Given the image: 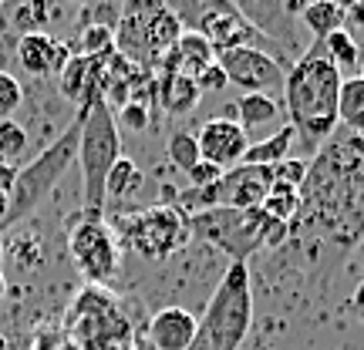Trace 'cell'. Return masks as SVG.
Wrapping results in <instances>:
<instances>
[{
	"label": "cell",
	"instance_id": "1",
	"mask_svg": "<svg viewBox=\"0 0 364 350\" xmlns=\"http://www.w3.org/2000/svg\"><path fill=\"white\" fill-rule=\"evenodd\" d=\"M290 239H321L351 253L364 239V138L334 131L307 162Z\"/></svg>",
	"mask_w": 364,
	"mask_h": 350
},
{
	"label": "cell",
	"instance_id": "2",
	"mask_svg": "<svg viewBox=\"0 0 364 350\" xmlns=\"http://www.w3.org/2000/svg\"><path fill=\"white\" fill-rule=\"evenodd\" d=\"M341 75L324 54V44L314 40L307 51L290 65L284 78V111L290 115V128L311 152L338 131V98Z\"/></svg>",
	"mask_w": 364,
	"mask_h": 350
},
{
	"label": "cell",
	"instance_id": "3",
	"mask_svg": "<svg viewBox=\"0 0 364 350\" xmlns=\"http://www.w3.org/2000/svg\"><path fill=\"white\" fill-rule=\"evenodd\" d=\"M189 233L203 243H213L233 263H247L263 246H284L290 239V226L270 219L263 209H206L189 216Z\"/></svg>",
	"mask_w": 364,
	"mask_h": 350
},
{
	"label": "cell",
	"instance_id": "4",
	"mask_svg": "<svg viewBox=\"0 0 364 350\" xmlns=\"http://www.w3.org/2000/svg\"><path fill=\"white\" fill-rule=\"evenodd\" d=\"M81 121H85V108H78V115L71 118V125L38 158H31L27 165L17 169V182H14L11 195H7V216L0 222V233L17 226V222L31 219L41 209V202L54 192V185L61 182V175L71 169V162H78Z\"/></svg>",
	"mask_w": 364,
	"mask_h": 350
},
{
	"label": "cell",
	"instance_id": "5",
	"mask_svg": "<svg viewBox=\"0 0 364 350\" xmlns=\"http://www.w3.org/2000/svg\"><path fill=\"white\" fill-rule=\"evenodd\" d=\"M253 324V283L247 263H230L213 290L189 350H240Z\"/></svg>",
	"mask_w": 364,
	"mask_h": 350
},
{
	"label": "cell",
	"instance_id": "6",
	"mask_svg": "<svg viewBox=\"0 0 364 350\" xmlns=\"http://www.w3.org/2000/svg\"><path fill=\"white\" fill-rule=\"evenodd\" d=\"M122 158V135L115 125V111L105 102H95L85 108L78 138V169H81V199L85 212L105 209V179Z\"/></svg>",
	"mask_w": 364,
	"mask_h": 350
},
{
	"label": "cell",
	"instance_id": "7",
	"mask_svg": "<svg viewBox=\"0 0 364 350\" xmlns=\"http://www.w3.org/2000/svg\"><path fill=\"white\" fill-rule=\"evenodd\" d=\"M172 11L182 21V31L203 34L216 51L257 48V51H267L270 58L280 54V44L260 34V27L243 13V7L236 0H199V4H179Z\"/></svg>",
	"mask_w": 364,
	"mask_h": 350
},
{
	"label": "cell",
	"instance_id": "8",
	"mask_svg": "<svg viewBox=\"0 0 364 350\" xmlns=\"http://www.w3.org/2000/svg\"><path fill=\"white\" fill-rule=\"evenodd\" d=\"M112 233H115L118 246L125 243L142 260H166L193 239L189 216L176 206H149L139 212H129L115 222Z\"/></svg>",
	"mask_w": 364,
	"mask_h": 350
},
{
	"label": "cell",
	"instance_id": "9",
	"mask_svg": "<svg viewBox=\"0 0 364 350\" xmlns=\"http://www.w3.org/2000/svg\"><path fill=\"white\" fill-rule=\"evenodd\" d=\"M273 189V172L263 165H236L226 169L220 179L206 189H189L179 195V206L186 216L206 212V209H260L263 199Z\"/></svg>",
	"mask_w": 364,
	"mask_h": 350
},
{
	"label": "cell",
	"instance_id": "10",
	"mask_svg": "<svg viewBox=\"0 0 364 350\" xmlns=\"http://www.w3.org/2000/svg\"><path fill=\"white\" fill-rule=\"evenodd\" d=\"M68 253L91 286L108 283L122 266V246L102 212H78V219L68 229Z\"/></svg>",
	"mask_w": 364,
	"mask_h": 350
},
{
	"label": "cell",
	"instance_id": "11",
	"mask_svg": "<svg viewBox=\"0 0 364 350\" xmlns=\"http://www.w3.org/2000/svg\"><path fill=\"white\" fill-rule=\"evenodd\" d=\"M216 65L223 67L226 81L240 88L243 94H270L284 88L287 67L270 58L267 51L257 48H230V51H216Z\"/></svg>",
	"mask_w": 364,
	"mask_h": 350
},
{
	"label": "cell",
	"instance_id": "12",
	"mask_svg": "<svg viewBox=\"0 0 364 350\" xmlns=\"http://www.w3.org/2000/svg\"><path fill=\"white\" fill-rule=\"evenodd\" d=\"M71 327L85 340H112L125 334V320L118 317L115 300L102 286H88L85 293H78L71 307Z\"/></svg>",
	"mask_w": 364,
	"mask_h": 350
},
{
	"label": "cell",
	"instance_id": "13",
	"mask_svg": "<svg viewBox=\"0 0 364 350\" xmlns=\"http://www.w3.org/2000/svg\"><path fill=\"white\" fill-rule=\"evenodd\" d=\"M199 142V155L209 165H220L223 172L236 169L250 148V135L240 128L236 118H209L203 128L196 131Z\"/></svg>",
	"mask_w": 364,
	"mask_h": 350
},
{
	"label": "cell",
	"instance_id": "14",
	"mask_svg": "<svg viewBox=\"0 0 364 350\" xmlns=\"http://www.w3.org/2000/svg\"><path fill=\"white\" fill-rule=\"evenodd\" d=\"M135 11H139V27H142L145 58L156 67L182 38V21L169 4H135Z\"/></svg>",
	"mask_w": 364,
	"mask_h": 350
},
{
	"label": "cell",
	"instance_id": "15",
	"mask_svg": "<svg viewBox=\"0 0 364 350\" xmlns=\"http://www.w3.org/2000/svg\"><path fill=\"white\" fill-rule=\"evenodd\" d=\"M68 61H71V44L51 38L48 31L21 34V40H17V65L31 78H51V75L58 78Z\"/></svg>",
	"mask_w": 364,
	"mask_h": 350
},
{
	"label": "cell",
	"instance_id": "16",
	"mask_svg": "<svg viewBox=\"0 0 364 350\" xmlns=\"http://www.w3.org/2000/svg\"><path fill=\"white\" fill-rule=\"evenodd\" d=\"M112 54V51H108ZM85 58V54H71V61L61 67L58 75V88L68 102H75L78 108L102 102V84H105V58Z\"/></svg>",
	"mask_w": 364,
	"mask_h": 350
},
{
	"label": "cell",
	"instance_id": "17",
	"mask_svg": "<svg viewBox=\"0 0 364 350\" xmlns=\"http://www.w3.org/2000/svg\"><path fill=\"white\" fill-rule=\"evenodd\" d=\"M209 65H216V48L209 44L203 34H193V31H182V38L176 40L162 61H159V75H186V78H199Z\"/></svg>",
	"mask_w": 364,
	"mask_h": 350
},
{
	"label": "cell",
	"instance_id": "18",
	"mask_svg": "<svg viewBox=\"0 0 364 350\" xmlns=\"http://www.w3.org/2000/svg\"><path fill=\"white\" fill-rule=\"evenodd\" d=\"M199 330V320L186 307H166L149 320V344L152 350H189Z\"/></svg>",
	"mask_w": 364,
	"mask_h": 350
},
{
	"label": "cell",
	"instance_id": "19",
	"mask_svg": "<svg viewBox=\"0 0 364 350\" xmlns=\"http://www.w3.org/2000/svg\"><path fill=\"white\" fill-rule=\"evenodd\" d=\"M156 94H159V104H162L169 115H186V111H193L196 102L203 98L199 88H196V81L186 78V75H159Z\"/></svg>",
	"mask_w": 364,
	"mask_h": 350
},
{
	"label": "cell",
	"instance_id": "20",
	"mask_svg": "<svg viewBox=\"0 0 364 350\" xmlns=\"http://www.w3.org/2000/svg\"><path fill=\"white\" fill-rule=\"evenodd\" d=\"M300 24L314 34V40L331 38L334 31H344V4L334 0H307L300 11Z\"/></svg>",
	"mask_w": 364,
	"mask_h": 350
},
{
	"label": "cell",
	"instance_id": "21",
	"mask_svg": "<svg viewBox=\"0 0 364 350\" xmlns=\"http://www.w3.org/2000/svg\"><path fill=\"white\" fill-rule=\"evenodd\" d=\"M294 128L290 125H284V128H277L270 135V138H263V142H250L247 155H243V162L240 165H263V169H273V165H280V162H287L290 158V145H294Z\"/></svg>",
	"mask_w": 364,
	"mask_h": 350
},
{
	"label": "cell",
	"instance_id": "22",
	"mask_svg": "<svg viewBox=\"0 0 364 350\" xmlns=\"http://www.w3.org/2000/svg\"><path fill=\"white\" fill-rule=\"evenodd\" d=\"M280 102L270 98V94H243L240 102H236V121H240V128L247 131H260L267 125H273L277 118H280Z\"/></svg>",
	"mask_w": 364,
	"mask_h": 350
},
{
	"label": "cell",
	"instance_id": "23",
	"mask_svg": "<svg viewBox=\"0 0 364 350\" xmlns=\"http://www.w3.org/2000/svg\"><path fill=\"white\" fill-rule=\"evenodd\" d=\"M338 125L364 138V78H344L338 98Z\"/></svg>",
	"mask_w": 364,
	"mask_h": 350
},
{
	"label": "cell",
	"instance_id": "24",
	"mask_svg": "<svg viewBox=\"0 0 364 350\" xmlns=\"http://www.w3.org/2000/svg\"><path fill=\"white\" fill-rule=\"evenodd\" d=\"M324 44V54L331 58V65L338 67L341 78H354L358 71H361V48H358V40L354 34L344 27V31H334L331 38L321 40Z\"/></svg>",
	"mask_w": 364,
	"mask_h": 350
},
{
	"label": "cell",
	"instance_id": "25",
	"mask_svg": "<svg viewBox=\"0 0 364 350\" xmlns=\"http://www.w3.org/2000/svg\"><path fill=\"white\" fill-rule=\"evenodd\" d=\"M142 169H139V162H132V158H118L115 169L108 172V179H105V202H122V199H129L142 189Z\"/></svg>",
	"mask_w": 364,
	"mask_h": 350
},
{
	"label": "cell",
	"instance_id": "26",
	"mask_svg": "<svg viewBox=\"0 0 364 350\" xmlns=\"http://www.w3.org/2000/svg\"><path fill=\"white\" fill-rule=\"evenodd\" d=\"M260 209L270 219L294 226V219H297V212H300V189H290V185H277V182H273L270 195L263 199Z\"/></svg>",
	"mask_w": 364,
	"mask_h": 350
},
{
	"label": "cell",
	"instance_id": "27",
	"mask_svg": "<svg viewBox=\"0 0 364 350\" xmlns=\"http://www.w3.org/2000/svg\"><path fill=\"white\" fill-rule=\"evenodd\" d=\"M166 152H169V162L179 172H189L193 165L203 162V155H199V142H196V131H172Z\"/></svg>",
	"mask_w": 364,
	"mask_h": 350
},
{
	"label": "cell",
	"instance_id": "28",
	"mask_svg": "<svg viewBox=\"0 0 364 350\" xmlns=\"http://www.w3.org/2000/svg\"><path fill=\"white\" fill-rule=\"evenodd\" d=\"M85 58H102V54L115 51V27L112 24H85L81 31V44H78Z\"/></svg>",
	"mask_w": 364,
	"mask_h": 350
},
{
	"label": "cell",
	"instance_id": "29",
	"mask_svg": "<svg viewBox=\"0 0 364 350\" xmlns=\"http://www.w3.org/2000/svg\"><path fill=\"white\" fill-rule=\"evenodd\" d=\"M27 148V128L14 118L0 121V162H17Z\"/></svg>",
	"mask_w": 364,
	"mask_h": 350
},
{
	"label": "cell",
	"instance_id": "30",
	"mask_svg": "<svg viewBox=\"0 0 364 350\" xmlns=\"http://www.w3.org/2000/svg\"><path fill=\"white\" fill-rule=\"evenodd\" d=\"M21 102H24V88H21V81L14 78L11 71H0V121L14 118V111L21 108Z\"/></svg>",
	"mask_w": 364,
	"mask_h": 350
},
{
	"label": "cell",
	"instance_id": "31",
	"mask_svg": "<svg viewBox=\"0 0 364 350\" xmlns=\"http://www.w3.org/2000/svg\"><path fill=\"white\" fill-rule=\"evenodd\" d=\"M115 125H118V128H129V131H145V128H149V104L139 102V98L125 102L122 108H118Z\"/></svg>",
	"mask_w": 364,
	"mask_h": 350
},
{
	"label": "cell",
	"instance_id": "32",
	"mask_svg": "<svg viewBox=\"0 0 364 350\" xmlns=\"http://www.w3.org/2000/svg\"><path fill=\"white\" fill-rule=\"evenodd\" d=\"M273 182L277 185H290V189H300L304 179H307V158H287L280 165H273Z\"/></svg>",
	"mask_w": 364,
	"mask_h": 350
},
{
	"label": "cell",
	"instance_id": "33",
	"mask_svg": "<svg viewBox=\"0 0 364 350\" xmlns=\"http://www.w3.org/2000/svg\"><path fill=\"white\" fill-rule=\"evenodd\" d=\"M14 21H17V27H24V34H34V31H41L44 21H48V7H44V4L17 7V11H14Z\"/></svg>",
	"mask_w": 364,
	"mask_h": 350
},
{
	"label": "cell",
	"instance_id": "34",
	"mask_svg": "<svg viewBox=\"0 0 364 350\" xmlns=\"http://www.w3.org/2000/svg\"><path fill=\"white\" fill-rule=\"evenodd\" d=\"M220 175H223V169L220 165H209V162H199V165H193V169L186 172V179H189L193 189H206V185H213Z\"/></svg>",
	"mask_w": 364,
	"mask_h": 350
},
{
	"label": "cell",
	"instance_id": "35",
	"mask_svg": "<svg viewBox=\"0 0 364 350\" xmlns=\"http://www.w3.org/2000/svg\"><path fill=\"white\" fill-rule=\"evenodd\" d=\"M196 88H199V94H209V91H223L230 88V81H226V75H223L220 65H209L199 78H196Z\"/></svg>",
	"mask_w": 364,
	"mask_h": 350
},
{
	"label": "cell",
	"instance_id": "36",
	"mask_svg": "<svg viewBox=\"0 0 364 350\" xmlns=\"http://www.w3.org/2000/svg\"><path fill=\"white\" fill-rule=\"evenodd\" d=\"M14 182H17V165L14 162H0V192L11 195Z\"/></svg>",
	"mask_w": 364,
	"mask_h": 350
},
{
	"label": "cell",
	"instance_id": "37",
	"mask_svg": "<svg viewBox=\"0 0 364 350\" xmlns=\"http://www.w3.org/2000/svg\"><path fill=\"white\" fill-rule=\"evenodd\" d=\"M344 24L348 27H364V0L361 4H348V7H344Z\"/></svg>",
	"mask_w": 364,
	"mask_h": 350
},
{
	"label": "cell",
	"instance_id": "38",
	"mask_svg": "<svg viewBox=\"0 0 364 350\" xmlns=\"http://www.w3.org/2000/svg\"><path fill=\"white\" fill-rule=\"evenodd\" d=\"M348 307H351V313L358 317L364 324V280L358 286H354V293H351V300H348Z\"/></svg>",
	"mask_w": 364,
	"mask_h": 350
},
{
	"label": "cell",
	"instance_id": "39",
	"mask_svg": "<svg viewBox=\"0 0 364 350\" xmlns=\"http://www.w3.org/2000/svg\"><path fill=\"white\" fill-rule=\"evenodd\" d=\"M4 300H7V280H4V273H0V307H4Z\"/></svg>",
	"mask_w": 364,
	"mask_h": 350
},
{
	"label": "cell",
	"instance_id": "40",
	"mask_svg": "<svg viewBox=\"0 0 364 350\" xmlns=\"http://www.w3.org/2000/svg\"><path fill=\"white\" fill-rule=\"evenodd\" d=\"M4 256H7V246H4V239H0V263H4Z\"/></svg>",
	"mask_w": 364,
	"mask_h": 350
},
{
	"label": "cell",
	"instance_id": "41",
	"mask_svg": "<svg viewBox=\"0 0 364 350\" xmlns=\"http://www.w3.org/2000/svg\"><path fill=\"white\" fill-rule=\"evenodd\" d=\"M358 78H364V58H361V71H358Z\"/></svg>",
	"mask_w": 364,
	"mask_h": 350
}]
</instances>
